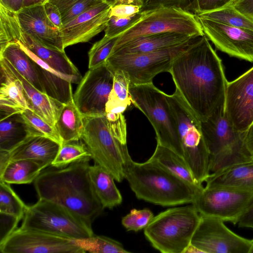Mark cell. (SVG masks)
Instances as JSON below:
<instances>
[{"label": "cell", "instance_id": "cell-10", "mask_svg": "<svg viewBox=\"0 0 253 253\" xmlns=\"http://www.w3.org/2000/svg\"><path fill=\"white\" fill-rule=\"evenodd\" d=\"M81 139L94 162L110 173L115 180L124 177L123 152L126 144L120 142L111 133L104 115L84 117Z\"/></svg>", "mask_w": 253, "mask_h": 253}, {"label": "cell", "instance_id": "cell-24", "mask_svg": "<svg viewBox=\"0 0 253 253\" xmlns=\"http://www.w3.org/2000/svg\"><path fill=\"white\" fill-rule=\"evenodd\" d=\"M193 38L174 33L143 36L112 51L110 54L153 52L184 44Z\"/></svg>", "mask_w": 253, "mask_h": 253}, {"label": "cell", "instance_id": "cell-32", "mask_svg": "<svg viewBox=\"0 0 253 253\" xmlns=\"http://www.w3.org/2000/svg\"><path fill=\"white\" fill-rule=\"evenodd\" d=\"M28 135L21 113L0 119V150L10 151Z\"/></svg>", "mask_w": 253, "mask_h": 253}, {"label": "cell", "instance_id": "cell-61", "mask_svg": "<svg viewBox=\"0 0 253 253\" xmlns=\"http://www.w3.org/2000/svg\"><path fill=\"white\" fill-rule=\"evenodd\" d=\"M236 0H232V2L230 5H231Z\"/></svg>", "mask_w": 253, "mask_h": 253}, {"label": "cell", "instance_id": "cell-33", "mask_svg": "<svg viewBox=\"0 0 253 253\" xmlns=\"http://www.w3.org/2000/svg\"><path fill=\"white\" fill-rule=\"evenodd\" d=\"M194 14L196 17L253 31V20L240 12L231 5L215 10L199 12Z\"/></svg>", "mask_w": 253, "mask_h": 253}, {"label": "cell", "instance_id": "cell-40", "mask_svg": "<svg viewBox=\"0 0 253 253\" xmlns=\"http://www.w3.org/2000/svg\"><path fill=\"white\" fill-rule=\"evenodd\" d=\"M154 216L152 211L148 209H133L122 218V224L127 231L137 232L144 229Z\"/></svg>", "mask_w": 253, "mask_h": 253}, {"label": "cell", "instance_id": "cell-2", "mask_svg": "<svg viewBox=\"0 0 253 253\" xmlns=\"http://www.w3.org/2000/svg\"><path fill=\"white\" fill-rule=\"evenodd\" d=\"M91 159L87 158L63 168L51 166L43 170L34 182L39 198L56 203L91 224L104 208L89 178Z\"/></svg>", "mask_w": 253, "mask_h": 253}, {"label": "cell", "instance_id": "cell-4", "mask_svg": "<svg viewBox=\"0 0 253 253\" xmlns=\"http://www.w3.org/2000/svg\"><path fill=\"white\" fill-rule=\"evenodd\" d=\"M166 33L192 38L204 35L194 13L180 7L158 6L142 9L136 19L117 37L112 51L137 37Z\"/></svg>", "mask_w": 253, "mask_h": 253}, {"label": "cell", "instance_id": "cell-55", "mask_svg": "<svg viewBox=\"0 0 253 253\" xmlns=\"http://www.w3.org/2000/svg\"><path fill=\"white\" fill-rule=\"evenodd\" d=\"M109 2L111 6L120 4H132L141 6L143 7V0H104Z\"/></svg>", "mask_w": 253, "mask_h": 253}, {"label": "cell", "instance_id": "cell-5", "mask_svg": "<svg viewBox=\"0 0 253 253\" xmlns=\"http://www.w3.org/2000/svg\"><path fill=\"white\" fill-rule=\"evenodd\" d=\"M201 219L192 204L169 208L154 216L144 229V235L161 253H183Z\"/></svg>", "mask_w": 253, "mask_h": 253}, {"label": "cell", "instance_id": "cell-42", "mask_svg": "<svg viewBox=\"0 0 253 253\" xmlns=\"http://www.w3.org/2000/svg\"><path fill=\"white\" fill-rule=\"evenodd\" d=\"M104 116L114 136L122 144H126V124L123 113L105 112Z\"/></svg>", "mask_w": 253, "mask_h": 253}, {"label": "cell", "instance_id": "cell-12", "mask_svg": "<svg viewBox=\"0 0 253 253\" xmlns=\"http://www.w3.org/2000/svg\"><path fill=\"white\" fill-rule=\"evenodd\" d=\"M191 204L201 216L236 224L253 204V192L206 185Z\"/></svg>", "mask_w": 253, "mask_h": 253}, {"label": "cell", "instance_id": "cell-60", "mask_svg": "<svg viewBox=\"0 0 253 253\" xmlns=\"http://www.w3.org/2000/svg\"><path fill=\"white\" fill-rule=\"evenodd\" d=\"M48 0H42V4H43L44 3H45V2L47 1Z\"/></svg>", "mask_w": 253, "mask_h": 253}, {"label": "cell", "instance_id": "cell-56", "mask_svg": "<svg viewBox=\"0 0 253 253\" xmlns=\"http://www.w3.org/2000/svg\"><path fill=\"white\" fill-rule=\"evenodd\" d=\"M9 151L0 150V174H1L10 162Z\"/></svg>", "mask_w": 253, "mask_h": 253}, {"label": "cell", "instance_id": "cell-44", "mask_svg": "<svg viewBox=\"0 0 253 253\" xmlns=\"http://www.w3.org/2000/svg\"><path fill=\"white\" fill-rule=\"evenodd\" d=\"M104 0H79L62 15L63 25Z\"/></svg>", "mask_w": 253, "mask_h": 253}, {"label": "cell", "instance_id": "cell-46", "mask_svg": "<svg viewBox=\"0 0 253 253\" xmlns=\"http://www.w3.org/2000/svg\"><path fill=\"white\" fill-rule=\"evenodd\" d=\"M142 7L132 4H120L111 6L110 17H127L139 13Z\"/></svg>", "mask_w": 253, "mask_h": 253}, {"label": "cell", "instance_id": "cell-29", "mask_svg": "<svg viewBox=\"0 0 253 253\" xmlns=\"http://www.w3.org/2000/svg\"><path fill=\"white\" fill-rule=\"evenodd\" d=\"M49 164L33 159L10 161L0 174V180L9 184H29L37 177Z\"/></svg>", "mask_w": 253, "mask_h": 253}, {"label": "cell", "instance_id": "cell-6", "mask_svg": "<svg viewBox=\"0 0 253 253\" xmlns=\"http://www.w3.org/2000/svg\"><path fill=\"white\" fill-rule=\"evenodd\" d=\"M129 92L133 105L143 113L153 127L157 143L183 157L177 124L168 94L152 82L130 85Z\"/></svg>", "mask_w": 253, "mask_h": 253}, {"label": "cell", "instance_id": "cell-39", "mask_svg": "<svg viewBox=\"0 0 253 253\" xmlns=\"http://www.w3.org/2000/svg\"><path fill=\"white\" fill-rule=\"evenodd\" d=\"M116 38L104 37L95 42L88 52V69L97 68L105 63L116 42Z\"/></svg>", "mask_w": 253, "mask_h": 253}, {"label": "cell", "instance_id": "cell-26", "mask_svg": "<svg viewBox=\"0 0 253 253\" xmlns=\"http://www.w3.org/2000/svg\"><path fill=\"white\" fill-rule=\"evenodd\" d=\"M205 182L206 186L228 187L253 192V160L211 173Z\"/></svg>", "mask_w": 253, "mask_h": 253}, {"label": "cell", "instance_id": "cell-54", "mask_svg": "<svg viewBox=\"0 0 253 253\" xmlns=\"http://www.w3.org/2000/svg\"><path fill=\"white\" fill-rule=\"evenodd\" d=\"M24 0H0L1 3L7 8L18 12L22 8Z\"/></svg>", "mask_w": 253, "mask_h": 253}, {"label": "cell", "instance_id": "cell-13", "mask_svg": "<svg viewBox=\"0 0 253 253\" xmlns=\"http://www.w3.org/2000/svg\"><path fill=\"white\" fill-rule=\"evenodd\" d=\"M2 253H84L75 240L41 231L16 228L0 242Z\"/></svg>", "mask_w": 253, "mask_h": 253}, {"label": "cell", "instance_id": "cell-35", "mask_svg": "<svg viewBox=\"0 0 253 253\" xmlns=\"http://www.w3.org/2000/svg\"><path fill=\"white\" fill-rule=\"evenodd\" d=\"M76 243L85 252L92 253H129L123 244L113 239L101 235L75 240Z\"/></svg>", "mask_w": 253, "mask_h": 253}, {"label": "cell", "instance_id": "cell-7", "mask_svg": "<svg viewBox=\"0 0 253 253\" xmlns=\"http://www.w3.org/2000/svg\"><path fill=\"white\" fill-rule=\"evenodd\" d=\"M174 116L183 151V158L196 180L202 184L211 174L210 154L202 133L201 121L179 92L168 95Z\"/></svg>", "mask_w": 253, "mask_h": 253}, {"label": "cell", "instance_id": "cell-23", "mask_svg": "<svg viewBox=\"0 0 253 253\" xmlns=\"http://www.w3.org/2000/svg\"><path fill=\"white\" fill-rule=\"evenodd\" d=\"M61 145L56 141L45 136L29 135L9 151L10 160L33 159L51 166Z\"/></svg>", "mask_w": 253, "mask_h": 253}, {"label": "cell", "instance_id": "cell-18", "mask_svg": "<svg viewBox=\"0 0 253 253\" xmlns=\"http://www.w3.org/2000/svg\"><path fill=\"white\" fill-rule=\"evenodd\" d=\"M111 7L104 0L64 24L60 29L64 48L88 42L104 30L110 18Z\"/></svg>", "mask_w": 253, "mask_h": 253}, {"label": "cell", "instance_id": "cell-58", "mask_svg": "<svg viewBox=\"0 0 253 253\" xmlns=\"http://www.w3.org/2000/svg\"><path fill=\"white\" fill-rule=\"evenodd\" d=\"M202 253L201 250L191 243L187 246L184 250L183 253Z\"/></svg>", "mask_w": 253, "mask_h": 253}, {"label": "cell", "instance_id": "cell-43", "mask_svg": "<svg viewBox=\"0 0 253 253\" xmlns=\"http://www.w3.org/2000/svg\"><path fill=\"white\" fill-rule=\"evenodd\" d=\"M139 13L127 17H110L105 31L104 36L115 39L126 29L138 17Z\"/></svg>", "mask_w": 253, "mask_h": 253}, {"label": "cell", "instance_id": "cell-38", "mask_svg": "<svg viewBox=\"0 0 253 253\" xmlns=\"http://www.w3.org/2000/svg\"><path fill=\"white\" fill-rule=\"evenodd\" d=\"M21 115L27 128L29 135H41L48 137L62 144L61 139L55 126L30 109L23 111Z\"/></svg>", "mask_w": 253, "mask_h": 253}, {"label": "cell", "instance_id": "cell-48", "mask_svg": "<svg viewBox=\"0 0 253 253\" xmlns=\"http://www.w3.org/2000/svg\"><path fill=\"white\" fill-rule=\"evenodd\" d=\"M192 1V0H143L142 9L158 6H173L186 9Z\"/></svg>", "mask_w": 253, "mask_h": 253}, {"label": "cell", "instance_id": "cell-8", "mask_svg": "<svg viewBox=\"0 0 253 253\" xmlns=\"http://www.w3.org/2000/svg\"><path fill=\"white\" fill-rule=\"evenodd\" d=\"M210 154L211 173L253 160L243 143V133L237 131L226 113L201 121Z\"/></svg>", "mask_w": 253, "mask_h": 253}, {"label": "cell", "instance_id": "cell-17", "mask_svg": "<svg viewBox=\"0 0 253 253\" xmlns=\"http://www.w3.org/2000/svg\"><path fill=\"white\" fill-rule=\"evenodd\" d=\"M225 113L240 133L246 131L253 122V67L228 82Z\"/></svg>", "mask_w": 253, "mask_h": 253}, {"label": "cell", "instance_id": "cell-14", "mask_svg": "<svg viewBox=\"0 0 253 253\" xmlns=\"http://www.w3.org/2000/svg\"><path fill=\"white\" fill-rule=\"evenodd\" d=\"M253 239L241 237L220 219L201 216L191 244L203 253H250Z\"/></svg>", "mask_w": 253, "mask_h": 253}, {"label": "cell", "instance_id": "cell-28", "mask_svg": "<svg viewBox=\"0 0 253 253\" xmlns=\"http://www.w3.org/2000/svg\"><path fill=\"white\" fill-rule=\"evenodd\" d=\"M54 126L62 144L81 139L84 128V116L73 99L63 104Z\"/></svg>", "mask_w": 253, "mask_h": 253}, {"label": "cell", "instance_id": "cell-45", "mask_svg": "<svg viewBox=\"0 0 253 253\" xmlns=\"http://www.w3.org/2000/svg\"><path fill=\"white\" fill-rule=\"evenodd\" d=\"M232 0H192L186 10L194 13L221 8L231 4Z\"/></svg>", "mask_w": 253, "mask_h": 253}, {"label": "cell", "instance_id": "cell-49", "mask_svg": "<svg viewBox=\"0 0 253 253\" xmlns=\"http://www.w3.org/2000/svg\"><path fill=\"white\" fill-rule=\"evenodd\" d=\"M42 4L46 14L49 20L60 30L63 24L62 21V15L58 8L48 1Z\"/></svg>", "mask_w": 253, "mask_h": 253}, {"label": "cell", "instance_id": "cell-59", "mask_svg": "<svg viewBox=\"0 0 253 253\" xmlns=\"http://www.w3.org/2000/svg\"><path fill=\"white\" fill-rule=\"evenodd\" d=\"M250 253H253V239L252 245V247H251Z\"/></svg>", "mask_w": 253, "mask_h": 253}, {"label": "cell", "instance_id": "cell-36", "mask_svg": "<svg viewBox=\"0 0 253 253\" xmlns=\"http://www.w3.org/2000/svg\"><path fill=\"white\" fill-rule=\"evenodd\" d=\"M87 158H91V155L84 143L79 141L65 143L61 145L50 166L63 168Z\"/></svg>", "mask_w": 253, "mask_h": 253}, {"label": "cell", "instance_id": "cell-19", "mask_svg": "<svg viewBox=\"0 0 253 253\" xmlns=\"http://www.w3.org/2000/svg\"><path fill=\"white\" fill-rule=\"evenodd\" d=\"M18 16L24 33L46 47L65 51L60 30L49 20L43 4L23 7Z\"/></svg>", "mask_w": 253, "mask_h": 253}, {"label": "cell", "instance_id": "cell-25", "mask_svg": "<svg viewBox=\"0 0 253 253\" xmlns=\"http://www.w3.org/2000/svg\"><path fill=\"white\" fill-rule=\"evenodd\" d=\"M19 42L54 70L80 83L82 75L65 51L46 47L23 32Z\"/></svg>", "mask_w": 253, "mask_h": 253}, {"label": "cell", "instance_id": "cell-57", "mask_svg": "<svg viewBox=\"0 0 253 253\" xmlns=\"http://www.w3.org/2000/svg\"><path fill=\"white\" fill-rule=\"evenodd\" d=\"M42 4V0H24L23 7L33 6Z\"/></svg>", "mask_w": 253, "mask_h": 253}, {"label": "cell", "instance_id": "cell-22", "mask_svg": "<svg viewBox=\"0 0 253 253\" xmlns=\"http://www.w3.org/2000/svg\"><path fill=\"white\" fill-rule=\"evenodd\" d=\"M3 59L20 82L29 109L54 126L64 104L38 89L22 77L6 59Z\"/></svg>", "mask_w": 253, "mask_h": 253}, {"label": "cell", "instance_id": "cell-37", "mask_svg": "<svg viewBox=\"0 0 253 253\" xmlns=\"http://www.w3.org/2000/svg\"><path fill=\"white\" fill-rule=\"evenodd\" d=\"M10 184L0 180V213L11 215L20 220L24 216L27 206Z\"/></svg>", "mask_w": 253, "mask_h": 253}, {"label": "cell", "instance_id": "cell-53", "mask_svg": "<svg viewBox=\"0 0 253 253\" xmlns=\"http://www.w3.org/2000/svg\"><path fill=\"white\" fill-rule=\"evenodd\" d=\"M79 0H48L55 5L59 9L62 15Z\"/></svg>", "mask_w": 253, "mask_h": 253}, {"label": "cell", "instance_id": "cell-9", "mask_svg": "<svg viewBox=\"0 0 253 253\" xmlns=\"http://www.w3.org/2000/svg\"><path fill=\"white\" fill-rule=\"evenodd\" d=\"M20 227L73 240L94 234L91 224L67 209L42 199L27 206Z\"/></svg>", "mask_w": 253, "mask_h": 253}, {"label": "cell", "instance_id": "cell-20", "mask_svg": "<svg viewBox=\"0 0 253 253\" xmlns=\"http://www.w3.org/2000/svg\"><path fill=\"white\" fill-rule=\"evenodd\" d=\"M18 42L34 61L45 93L63 104L73 100L72 84H77L76 82L73 78L54 70L20 42Z\"/></svg>", "mask_w": 253, "mask_h": 253}, {"label": "cell", "instance_id": "cell-50", "mask_svg": "<svg viewBox=\"0 0 253 253\" xmlns=\"http://www.w3.org/2000/svg\"><path fill=\"white\" fill-rule=\"evenodd\" d=\"M231 5L253 20V0H236Z\"/></svg>", "mask_w": 253, "mask_h": 253}, {"label": "cell", "instance_id": "cell-31", "mask_svg": "<svg viewBox=\"0 0 253 253\" xmlns=\"http://www.w3.org/2000/svg\"><path fill=\"white\" fill-rule=\"evenodd\" d=\"M150 159L157 161L188 182L194 185L203 186L196 180L184 159L171 149L157 143Z\"/></svg>", "mask_w": 253, "mask_h": 253}, {"label": "cell", "instance_id": "cell-51", "mask_svg": "<svg viewBox=\"0 0 253 253\" xmlns=\"http://www.w3.org/2000/svg\"><path fill=\"white\" fill-rule=\"evenodd\" d=\"M243 140L246 149L253 159V122L243 133Z\"/></svg>", "mask_w": 253, "mask_h": 253}, {"label": "cell", "instance_id": "cell-16", "mask_svg": "<svg viewBox=\"0 0 253 253\" xmlns=\"http://www.w3.org/2000/svg\"><path fill=\"white\" fill-rule=\"evenodd\" d=\"M196 17L204 35L218 50L231 56L253 62V31Z\"/></svg>", "mask_w": 253, "mask_h": 253}, {"label": "cell", "instance_id": "cell-15", "mask_svg": "<svg viewBox=\"0 0 253 253\" xmlns=\"http://www.w3.org/2000/svg\"><path fill=\"white\" fill-rule=\"evenodd\" d=\"M114 77L105 63L88 69L82 77L73 99L84 117L104 115Z\"/></svg>", "mask_w": 253, "mask_h": 253}, {"label": "cell", "instance_id": "cell-11", "mask_svg": "<svg viewBox=\"0 0 253 253\" xmlns=\"http://www.w3.org/2000/svg\"><path fill=\"white\" fill-rule=\"evenodd\" d=\"M191 41L181 45L153 52L112 54L105 64L113 74L116 71L123 72L130 85L151 83L159 74L169 72L175 58Z\"/></svg>", "mask_w": 253, "mask_h": 253}, {"label": "cell", "instance_id": "cell-30", "mask_svg": "<svg viewBox=\"0 0 253 253\" xmlns=\"http://www.w3.org/2000/svg\"><path fill=\"white\" fill-rule=\"evenodd\" d=\"M0 58L6 59L22 77L38 89L45 93L34 61L22 49L18 42L7 45L0 52Z\"/></svg>", "mask_w": 253, "mask_h": 253}, {"label": "cell", "instance_id": "cell-3", "mask_svg": "<svg viewBox=\"0 0 253 253\" xmlns=\"http://www.w3.org/2000/svg\"><path fill=\"white\" fill-rule=\"evenodd\" d=\"M124 177L137 198L163 207L192 204L203 186L193 185L149 159L134 161L127 147L123 152Z\"/></svg>", "mask_w": 253, "mask_h": 253}, {"label": "cell", "instance_id": "cell-1", "mask_svg": "<svg viewBox=\"0 0 253 253\" xmlns=\"http://www.w3.org/2000/svg\"><path fill=\"white\" fill-rule=\"evenodd\" d=\"M176 90L201 121L225 113L228 81L221 59L204 35L193 38L169 72Z\"/></svg>", "mask_w": 253, "mask_h": 253}, {"label": "cell", "instance_id": "cell-27", "mask_svg": "<svg viewBox=\"0 0 253 253\" xmlns=\"http://www.w3.org/2000/svg\"><path fill=\"white\" fill-rule=\"evenodd\" d=\"M89 178L96 196L104 209H113L122 203V195L113 175L98 164L89 166Z\"/></svg>", "mask_w": 253, "mask_h": 253}, {"label": "cell", "instance_id": "cell-47", "mask_svg": "<svg viewBox=\"0 0 253 253\" xmlns=\"http://www.w3.org/2000/svg\"><path fill=\"white\" fill-rule=\"evenodd\" d=\"M0 242H1L17 228V225L20 220L11 215L1 213H0Z\"/></svg>", "mask_w": 253, "mask_h": 253}, {"label": "cell", "instance_id": "cell-41", "mask_svg": "<svg viewBox=\"0 0 253 253\" xmlns=\"http://www.w3.org/2000/svg\"><path fill=\"white\" fill-rule=\"evenodd\" d=\"M114 75L113 87L108 98L117 100L131 107L133 104L129 92L130 83L128 79L121 71L115 72Z\"/></svg>", "mask_w": 253, "mask_h": 253}, {"label": "cell", "instance_id": "cell-52", "mask_svg": "<svg viewBox=\"0 0 253 253\" xmlns=\"http://www.w3.org/2000/svg\"><path fill=\"white\" fill-rule=\"evenodd\" d=\"M237 224L239 227L253 229V204L242 216Z\"/></svg>", "mask_w": 253, "mask_h": 253}, {"label": "cell", "instance_id": "cell-21", "mask_svg": "<svg viewBox=\"0 0 253 253\" xmlns=\"http://www.w3.org/2000/svg\"><path fill=\"white\" fill-rule=\"evenodd\" d=\"M0 119L29 109L20 82L2 58H0Z\"/></svg>", "mask_w": 253, "mask_h": 253}, {"label": "cell", "instance_id": "cell-34", "mask_svg": "<svg viewBox=\"0 0 253 253\" xmlns=\"http://www.w3.org/2000/svg\"><path fill=\"white\" fill-rule=\"evenodd\" d=\"M22 33L18 12L0 3V52L9 44L17 42Z\"/></svg>", "mask_w": 253, "mask_h": 253}]
</instances>
